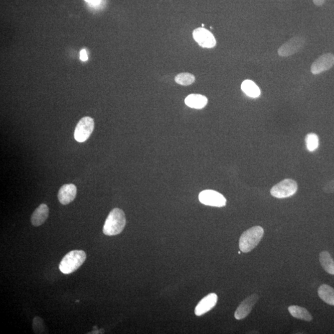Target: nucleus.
Listing matches in <instances>:
<instances>
[{
	"label": "nucleus",
	"instance_id": "nucleus-23",
	"mask_svg": "<svg viewBox=\"0 0 334 334\" xmlns=\"http://www.w3.org/2000/svg\"><path fill=\"white\" fill-rule=\"evenodd\" d=\"M80 59L82 61H86L88 60V56H87V51L86 50H82L80 52Z\"/></svg>",
	"mask_w": 334,
	"mask_h": 334
},
{
	"label": "nucleus",
	"instance_id": "nucleus-10",
	"mask_svg": "<svg viewBox=\"0 0 334 334\" xmlns=\"http://www.w3.org/2000/svg\"><path fill=\"white\" fill-rule=\"evenodd\" d=\"M259 300L258 295L254 294L246 298L239 305L235 313V318L241 320L247 317Z\"/></svg>",
	"mask_w": 334,
	"mask_h": 334
},
{
	"label": "nucleus",
	"instance_id": "nucleus-18",
	"mask_svg": "<svg viewBox=\"0 0 334 334\" xmlns=\"http://www.w3.org/2000/svg\"><path fill=\"white\" fill-rule=\"evenodd\" d=\"M320 261L326 272L334 275V261L329 252L323 251L320 254Z\"/></svg>",
	"mask_w": 334,
	"mask_h": 334
},
{
	"label": "nucleus",
	"instance_id": "nucleus-20",
	"mask_svg": "<svg viewBox=\"0 0 334 334\" xmlns=\"http://www.w3.org/2000/svg\"><path fill=\"white\" fill-rule=\"evenodd\" d=\"M194 81V76L188 73L179 74L175 78L176 83L182 85V86H189L193 83Z\"/></svg>",
	"mask_w": 334,
	"mask_h": 334
},
{
	"label": "nucleus",
	"instance_id": "nucleus-7",
	"mask_svg": "<svg viewBox=\"0 0 334 334\" xmlns=\"http://www.w3.org/2000/svg\"><path fill=\"white\" fill-rule=\"evenodd\" d=\"M199 201L209 206L222 207L227 204V200L222 194L214 190H204L199 194Z\"/></svg>",
	"mask_w": 334,
	"mask_h": 334
},
{
	"label": "nucleus",
	"instance_id": "nucleus-17",
	"mask_svg": "<svg viewBox=\"0 0 334 334\" xmlns=\"http://www.w3.org/2000/svg\"><path fill=\"white\" fill-rule=\"evenodd\" d=\"M241 89L246 95L251 98H258L261 95L260 89L251 80H245L241 84Z\"/></svg>",
	"mask_w": 334,
	"mask_h": 334
},
{
	"label": "nucleus",
	"instance_id": "nucleus-2",
	"mask_svg": "<svg viewBox=\"0 0 334 334\" xmlns=\"http://www.w3.org/2000/svg\"><path fill=\"white\" fill-rule=\"evenodd\" d=\"M264 233L263 228L260 226H254L243 232L239 241L240 251L247 253L253 250L260 242Z\"/></svg>",
	"mask_w": 334,
	"mask_h": 334
},
{
	"label": "nucleus",
	"instance_id": "nucleus-11",
	"mask_svg": "<svg viewBox=\"0 0 334 334\" xmlns=\"http://www.w3.org/2000/svg\"><path fill=\"white\" fill-rule=\"evenodd\" d=\"M218 300L217 295L214 293L207 295L200 301L195 308V315L197 317L204 315L209 312L216 305Z\"/></svg>",
	"mask_w": 334,
	"mask_h": 334
},
{
	"label": "nucleus",
	"instance_id": "nucleus-5",
	"mask_svg": "<svg viewBox=\"0 0 334 334\" xmlns=\"http://www.w3.org/2000/svg\"><path fill=\"white\" fill-rule=\"evenodd\" d=\"M306 42L307 40L303 36H294L279 48V55L282 57H289L290 56L294 55L304 48Z\"/></svg>",
	"mask_w": 334,
	"mask_h": 334
},
{
	"label": "nucleus",
	"instance_id": "nucleus-24",
	"mask_svg": "<svg viewBox=\"0 0 334 334\" xmlns=\"http://www.w3.org/2000/svg\"><path fill=\"white\" fill-rule=\"evenodd\" d=\"M313 2H314L315 4L317 5V6H321L325 3V0H313Z\"/></svg>",
	"mask_w": 334,
	"mask_h": 334
},
{
	"label": "nucleus",
	"instance_id": "nucleus-25",
	"mask_svg": "<svg viewBox=\"0 0 334 334\" xmlns=\"http://www.w3.org/2000/svg\"><path fill=\"white\" fill-rule=\"evenodd\" d=\"M84 1L87 2L89 3V2L91 1V0H84Z\"/></svg>",
	"mask_w": 334,
	"mask_h": 334
},
{
	"label": "nucleus",
	"instance_id": "nucleus-4",
	"mask_svg": "<svg viewBox=\"0 0 334 334\" xmlns=\"http://www.w3.org/2000/svg\"><path fill=\"white\" fill-rule=\"evenodd\" d=\"M297 189L296 181L292 179H285L272 187L271 194L276 198H287L296 193Z\"/></svg>",
	"mask_w": 334,
	"mask_h": 334
},
{
	"label": "nucleus",
	"instance_id": "nucleus-12",
	"mask_svg": "<svg viewBox=\"0 0 334 334\" xmlns=\"http://www.w3.org/2000/svg\"><path fill=\"white\" fill-rule=\"evenodd\" d=\"M77 187L73 184H66L59 190L58 198L63 205H67L73 202L76 198Z\"/></svg>",
	"mask_w": 334,
	"mask_h": 334
},
{
	"label": "nucleus",
	"instance_id": "nucleus-8",
	"mask_svg": "<svg viewBox=\"0 0 334 334\" xmlns=\"http://www.w3.org/2000/svg\"><path fill=\"white\" fill-rule=\"evenodd\" d=\"M334 66V55L331 53H326L313 62L311 67V71L313 74L317 75L332 68Z\"/></svg>",
	"mask_w": 334,
	"mask_h": 334
},
{
	"label": "nucleus",
	"instance_id": "nucleus-9",
	"mask_svg": "<svg viewBox=\"0 0 334 334\" xmlns=\"http://www.w3.org/2000/svg\"><path fill=\"white\" fill-rule=\"evenodd\" d=\"M192 35L194 40L203 48H213L216 45V40L214 36L204 28L199 27L195 29Z\"/></svg>",
	"mask_w": 334,
	"mask_h": 334
},
{
	"label": "nucleus",
	"instance_id": "nucleus-13",
	"mask_svg": "<svg viewBox=\"0 0 334 334\" xmlns=\"http://www.w3.org/2000/svg\"><path fill=\"white\" fill-rule=\"evenodd\" d=\"M49 215V208L47 204H42L33 212L31 223L34 227H39L45 223Z\"/></svg>",
	"mask_w": 334,
	"mask_h": 334
},
{
	"label": "nucleus",
	"instance_id": "nucleus-22",
	"mask_svg": "<svg viewBox=\"0 0 334 334\" xmlns=\"http://www.w3.org/2000/svg\"><path fill=\"white\" fill-rule=\"evenodd\" d=\"M323 191L326 193H333L334 192V179L328 182L324 186Z\"/></svg>",
	"mask_w": 334,
	"mask_h": 334
},
{
	"label": "nucleus",
	"instance_id": "nucleus-6",
	"mask_svg": "<svg viewBox=\"0 0 334 334\" xmlns=\"http://www.w3.org/2000/svg\"><path fill=\"white\" fill-rule=\"evenodd\" d=\"M94 129L93 118L85 117L79 121L77 125L74 136L76 141L79 143H84L88 140Z\"/></svg>",
	"mask_w": 334,
	"mask_h": 334
},
{
	"label": "nucleus",
	"instance_id": "nucleus-16",
	"mask_svg": "<svg viewBox=\"0 0 334 334\" xmlns=\"http://www.w3.org/2000/svg\"><path fill=\"white\" fill-rule=\"evenodd\" d=\"M288 310L290 315L295 318L308 321V322L313 320L312 316L305 308L299 307V306H290Z\"/></svg>",
	"mask_w": 334,
	"mask_h": 334
},
{
	"label": "nucleus",
	"instance_id": "nucleus-1",
	"mask_svg": "<svg viewBox=\"0 0 334 334\" xmlns=\"http://www.w3.org/2000/svg\"><path fill=\"white\" fill-rule=\"evenodd\" d=\"M127 219L125 212L119 208H115L109 213L103 228V233L107 236H115L124 230Z\"/></svg>",
	"mask_w": 334,
	"mask_h": 334
},
{
	"label": "nucleus",
	"instance_id": "nucleus-3",
	"mask_svg": "<svg viewBox=\"0 0 334 334\" xmlns=\"http://www.w3.org/2000/svg\"><path fill=\"white\" fill-rule=\"evenodd\" d=\"M87 258L84 251L74 250L69 252L61 260L59 269L63 274L73 273L83 265Z\"/></svg>",
	"mask_w": 334,
	"mask_h": 334
},
{
	"label": "nucleus",
	"instance_id": "nucleus-15",
	"mask_svg": "<svg viewBox=\"0 0 334 334\" xmlns=\"http://www.w3.org/2000/svg\"><path fill=\"white\" fill-rule=\"evenodd\" d=\"M318 295L327 304L334 306V289L330 285H321L318 289Z\"/></svg>",
	"mask_w": 334,
	"mask_h": 334
},
{
	"label": "nucleus",
	"instance_id": "nucleus-14",
	"mask_svg": "<svg viewBox=\"0 0 334 334\" xmlns=\"http://www.w3.org/2000/svg\"><path fill=\"white\" fill-rule=\"evenodd\" d=\"M206 97L200 94H191L185 99V104L192 109H202L207 104Z\"/></svg>",
	"mask_w": 334,
	"mask_h": 334
},
{
	"label": "nucleus",
	"instance_id": "nucleus-19",
	"mask_svg": "<svg viewBox=\"0 0 334 334\" xmlns=\"http://www.w3.org/2000/svg\"><path fill=\"white\" fill-rule=\"evenodd\" d=\"M305 141L306 145H307L308 151L313 152L317 150L319 146V138L316 134H308L307 136H306Z\"/></svg>",
	"mask_w": 334,
	"mask_h": 334
},
{
	"label": "nucleus",
	"instance_id": "nucleus-21",
	"mask_svg": "<svg viewBox=\"0 0 334 334\" xmlns=\"http://www.w3.org/2000/svg\"><path fill=\"white\" fill-rule=\"evenodd\" d=\"M33 330L36 334H42L44 332L45 325L42 319L38 317L33 319Z\"/></svg>",
	"mask_w": 334,
	"mask_h": 334
}]
</instances>
